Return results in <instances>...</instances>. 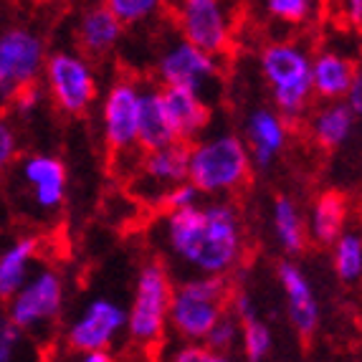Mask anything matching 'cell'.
<instances>
[{
  "label": "cell",
  "mask_w": 362,
  "mask_h": 362,
  "mask_svg": "<svg viewBox=\"0 0 362 362\" xmlns=\"http://www.w3.org/2000/svg\"><path fill=\"white\" fill-rule=\"evenodd\" d=\"M163 243L190 276H226L243 256L241 218L228 200L165 213Z\"/></svg>",
  "instance_id": "1"
},
{
  "label": "cell",
  "mask_w": 362,
  "mask_h": 362,
  "mask_svg": "<svg viewBox=\"0 0 362 362\" xmlns=\"http://www.w3.org/2000/svg\"><path fill=\"white\" fill-rule=\"evenodd\" d=\"M314 56L294 41H274L261 49L259 66L272 86L276 112L286 122L304 117L314 97L312 84Z\"/></svg>",
  "instance_id": "2"
},
{
  "label": "cell",
  "mask_w": 362,
  "mask_h": 362,
  "mask_svg": "<svg viewBox=\"0 0 362 362\" xmlns=\"http://www.w3.org/2000/svg\"><path fill=\"white\" fill-rule=\"evenodd\" d=\"M254 160L246 139L230 132L208 134L190 145V182L203 195L235 193L248 180Z\"/></svg>",
  "instance_id": "3"
},
{
  "label": "cell",
  "mask_w": 362,
  "mask_h": 362,
  "mask_svg": "<svg viewBox=\"0 0 362 362\" xmlns=\"http://www.w3.org/2000/svg\"><path fill=\"white\" fill-rule=\"evenodd\" d=\"M228 279L190 276L173 291L170 327L187 342H206L213 327L228 314Z\"/></svg>",
  "instance_id": "4"
},
{
  "label": "cell",
  "mask_w": 362,
  "mask_h": 362,
  "mask_svg": "<svg viewBox=\"0 0 362 362\" xmlns=\"http://www.w3.org/2000/svg\"><path fill=\"white\" fill-rule=\"evenodd\" d=\"M173 291L175 286L165 264L150 261L139 269L132 307L127 312V332L137 344L152 347L163 339L170 325Z\"/></svg>",
  "instance_id": "5"
},
{
  "label": "cell",
  "mask_w": 362,
  "mask_h": 362,
  "mask_svg": "<svg viewBox=\"0 0 362 362\" xmlns=\"http://www.w3.org/2000/svg\"><path fill=\"white\" fill-rule=\"evenodd\" d=\"M46 46L36 30L13 25L0 36V94L11 102L18 91L36 86V78L46 71Z\"/></svg>",
  "instance_id": "6"
},
{
  "label": "cell",
  "mask_w": 362,
  "mask_h": 362,
  "mask_svg": "<svg viewBox=\"0 0 362 362\" xmlns=\"http://www.w3.org/2000/svg\"><path fill=\"white\" fill-rule=\"evenodd\" d=\"M43 81L56 107L66 115H84L97 99V76L91 64L76 51H54L46 61Z\"/></svg>",
  "instance_id": "7"
},
{
  "label": "cell",
  "mask_w": 362,
  "mask_h": 362,
  "mask_svg": "<svg viewBox=\"0 0 362 362\" xmlns=\"http://www.w3.org/2000/svg\"><path fill=\"white\" fill-rule=\"evenodd\" d=\"M139 119H142V84L119 78L109 86L102 99V134L115 155H124L139 147Z\"/></svg>",
  "instance_id": "8"
},
{
  "label": "cell",
  "mask_w": 362,
  "mask_h": 362,
  "mask_svg": "<svg viewBox=\"0 0 362 362\" xmlns=\"http://www.w3.org/2000/svg\"><path fill=\"white\" fill-rule=\"evenodd\" d=\"M157 78L163 81V86H182L206 99V94L221 78V69L216 56L177 36L157 56Z\"/></svg>",
  "instance_id": "9"
},
{
  "label": "cell",
  "mask_w": 362,
  "mask_h": 362,
  "mask_svg": "<svg viewBox=\"0 0 362 362\" xmlns=\"http://www.w3.org/2000/svg\"><path fill=\"white\" fill-rule=\"evenodd\" d=\"M175 23L187 43L216 59L228 51L233 38V16L218 0H182L175 8Z\"/></svg>",
  "instance_id": "10"
},
{
  "label": "cell",
  "mask_w": 362,
  "mask_h": 362,
  "mask_svg": "<svg viewBox=\"0 0 362 362\" xmlns=\"http://www.w3.org/2000/svg\"><path fill=\"white\" fill-rule=\"evenodd\" d=\"M64 304V281L51 269H41L8 302V322L21 332H33L46 322H54Z\"/></svg>",
  "instance_id": "11"
},
{
  "label": "cell",
  "mask_w": 362,
  "mask_h": 362,
  "mask_svg": "<svg viewBox=\"0 0 362 362\" xmlns=\"http://www.w3.org/2000/svg\"><path fill=\"white\" fill-rule=\"evenodd\" d=\"M134 177V190L139 198L163 208L165 195L190 180V145L175 142L163 150L145 152L139 163V175Z\"/></svg>",
  "instance_id": "12"
},
{
  "label": "cell",
  "mask_w": 362,
  "mask_h": 362,
  "mask_svg": "<svg viewBox=\"0 0 362 362\" xmlns=\"http://www.w3.org/2000/svg\"><path fill=\"white\" fill-rule=\"evenodd\" d=\"M127 329V312L112 299H91L86 309L69 325L66 339L74 350L81 355L86 352H102L115 337Z\"/></svg>",
  "instance_id": "13"
},
{
  "label": "cell",
  "mask_w": 362,
  "mask_h": 362,
  "mask_svg": "<svg viewBox=\"0 0 362 362\" xmlns=\"http://www.w3.org/2000/svg\"><path fill=\"white\" fill-rule=\"evenodd\" d=\"M286 124L289 122L279 115L276 109L259 107L246 119V145L254 160V168L269 170L276 155L286 145Z\"/></svg>",
  "instance_id": "14"
},
{
  "label": "cell",
  "mask_w": 362,
  "mask_h": 362,
  "mask_svg": "<svg viewBox=\"0 0 362 362\" xmlns=\"http://www.w3.org/2000/svg\"><path fill=\"white\" fill-rule=\"evenodd\" d=\"M276 274L286 294V312H289L294 329L299 334H312L320 325V304H317L307 274L294 261H281Z\"/></svg>",
  "instance_id": "15"
},
{
  "label": "cell",
  "mask_w": 362,
  "mask_h": 362,
  "mask_svg": "<svg viewBox=\"0 0 362 362\" xmlns=\"http://www.w3.org/2000/svg\"><path fill=\"white\" fill-rule=\"evenodd\" d=\"M21 177L28 185L36 206L54 211L64 203L66 195V170L54 155H30L21 163Z\"/></svg>",
  "instance_id": "16"
},
{
  "label": "cell",
  "mask_w": 362,
  "mask_h": 362,
  "mask_svg": "<svg viewBox=\"0 0 362 362\" xmlns=\"http://www.w3.org/2000/svg\"><path fill=\"white\" fill-rule=\"evenodd\" d=\"M357 64L339 49H322L314 54L312 64V84L314 97L322 102H344L355 81Z\"/></svg>",
  "instance_id": "17"
},
{
  "label": "cell",
  "mask_w": 362,
  "mask_h": 362,
  "mask_svg": "<svg viewBox=\"0 0 362 362\" xmlns=\"http://www.w3.org/2000/svg\"><path fill=\"white\" fill-rule=\"evenodd\" d=\"M180 142L173 119L165 107L163 89L155 84H142V119H139V150L155 152Z\"/></svg>",
  "instance_id": "18"
},
{
  "label": "cell",
  "mask_w": 362,
  "mask_h": 362,
  "mask_svg": "<svg viewBox=\"0 0 362 362\" xmlns=\"http://www.w3.org/2000/svg\"><path fill=\"white\" fill-rule=\"evenodd\" d=\"M163 97L180 142H190L206 132L211 124V107L200 94L182 86H163Z\"/></svg>",
  "instance_id": "19"
},
{
  "label": "cell",
  "mask_w": 362,
  "mask_h": 362,
  "mask_svg": "<svg viewBox=\"0 0 362 362\" xmlns=\"http://www.w3.org/2000/svg\"><path fill=\"white\" fill-rule=\"evenodd\" d=\"M122 30H124V25L109 11V6H91L78 16L76 38L86 54L102 56L119 43Z\"/></svg>",
  "instance_id": "20"
},
{
  "label": "cell",
  "mask_w": 362,
  "mask_h": 362,
  "mask_svg": "<svg viewBox=\"0 0 362 362\" xmlns=\"http://www.w3.org/2000/svg\"><path fill=\"white\" fill-rule=\"evenodd\" d=\"M344 223H347V200H344V195L334 193V190L322 193L309 208V238L314 243H320V246H334L342 238Z\"/></svg>",
  "instance_id": "21"
},
{
  "label": "cell",
  "mask_w": 362,
  "mask_h": 362,
  "mask_svg": "<svg viewBox=\"0 0 362 362\" xmlns=\"http://www.w3.org/2000/svg\"><path fill=\"white\" fill-rule=\"evenodd\" d=\"M36 254L38 238H33V235H23L3 251V256H0V294L6 299H13L25 286V281L33 276L30 266H33Z\"/></svg>",
  "instance_id": "22"
},
{
  "label": "cell",
  "mask_w": 362,
  "mask_h": 362,
  "mask_svg": "<svg viewBox=\"0 0 362 362\" xmlns=\"http://www.w3.org/2000/svg\"><path fill=\"white\" fill-rule=\"evenodd\" d=\"M355 112L347 102H327L320 109H314L312 119H309V132L314 142L322 147H339L347 142L355 127Z\"/></svg>",
  "instance_id": "23"
},
{
  "label": "cell",
  "mask_w": 362,
  "mask_h": 362,
  "mask_svg": "<svg viewBox=\"0 0 362 362\" xmlns=\"http://www.w3.org/2000/svg\"><path fill=\"white\" fill-rule=\"evenodd\" d=\"M272 228L274 238L286 254H299L309 238L307 218L289 195H276L272 206Z\"/></svg>",
  "instance_id": "24"
},
{
  "label": "cell",
  "mask_w": 362,
  "mask_h": 362,
  "mask_svg": "<svg viewBox=\"0 0 362 362\" xmlns=\"http://www.w3.org/2000/svg\"><path fill=\"white\" fill-rule=\"evenodd\" d=\"M334 272L342 281L355 284L362 279V235L355 230H344L342 238L332 246Z\"/></svg>",
  "instance_id": "25"
},
{
  "label": "cell",
  "mask_w": 362,
  "mask_h": 362,
  "mask_svg": "<svg viewBox=\"0 0 362 362\" xmlns=\"http://www.w3.org/2000/svg\"><path fill=\"white\" fill-rule=\"evenodd\" d=\"M264 11L279 23L302 25L314 18L317 3H312V0H266Z\"/></svg>",
  "instance_id": "26"
},
{
  "label": "cell",
  "mask_w": 362,
  "mask_h": 362,
  "mask_svg": "<svg viewBox=\"0 0 362 362\" xmlns=\"http://www.w3.org/2000/svg\"><path fill=\"white\" fill-rule=\"evenodd\" d=\"M272 329L264 322L254 320L243 325V352H246L248 362H261L269 352H272Z\"/></svg>",
  "instance_id": "27"
},
{
  "label": "cell",
  "mask_w": 362,
  "mask_h": 362,
  "mask_svg": "<svg viewBox=\"0 0 362 362\" xmlns=\"http://www.w3.org/2000/svg\"><path fill=\"white\" fill-rule=\"evenodd\" d=\"M109 11L119 18L122 25H137L145 23L160 11V3L157 0H109L107 3Z\"/></svg>",
  "instance_id": "28"
},
{
  "label": "cell",
  "mask_w": 362,
  "mask_h": 362,
  "mask_svg": "<svg viewBox=\"0 0 362 362\" xmlns=\"http://www.w3.org/2000/svg\"><path fill=\"white\" fill-rule=\"evenodd\" d=\"M238 339H243V325L235 320L233 314H226L223 320L213 327V332L206 337V344L216 352H228Z\"/></svg>",
  "instance_id": "29"
},
{
  "label": "cell",
  "mask_w": 362,
  "mask_h": 362,
  "mask_svg": "<svg viewBox=\"0 0 362 362\" xmlns=\"http://www.w3.org/2000/svg\"><path fill=\"white\" fill-rule=\"evenodd\" d=\"M168 362H230V357L211 350L206 342H185L170 355Z\"/></svg>",
  "instance_id": "30"
},
{
  "label": "cell",
  "mask_w": 362,
  "mask_h": 362,
  "mask_svg": "<svg viewBox=\"0 0 362 362\" xmlns=\"http://www.w3.org/2000/svg\"><path fill=\"white\" fill-rule=\"evenodd\" d=\"M200 190L193 185V182L187 180V182H182V185H177V187H173L168 195H165V200H163V208H165V213H173V211H185V208H195V206H200Z\"/></svg>",
  "instance_id": "31"
},
{
  "label": "cell",
  "mask_w": 362,
  "mask_h": 362,
  "mask_svg": "<svg viewBox=\"0 0 362 362\" xmlns=\"http://www.w3.org/2000/svg\"><path fill=\"white\" fill-rule=\"evenodd\" d=\"M18 344H21V329L13 322L3 320V325H0V362L16 360Z\"/></svg>",
  "instance_id": "32"
},
{
  "label": "cell",
  "mask_w": 362,
  "mask_h": 362,
  "mask_svg": "<svg viewBox=\"0 0 362 362\" xmlns=\"http://www.w3.org/2000/svg\"><path fill=\"white\" fill-rule=\"evenodd\" d=\"M41 99H43V91L38 89V86H28V89L18 91V94L11 99L13 112H16V115H21V117H30L38 109Z\"/></svg>",
  "instance_id": "33"
},
{
  "label": "cell",
  "mask_w": 362,
  "mask_h": 362,
  "mask_svg": "<svg viewBox=\"0 0 362 362\" xmlns=\"http://www.w3.org/2000/svg\"><path fill=\"white\" fill-rule=\"evenodd\" d=\"M230 314H233L241 325L256 320V309H254V302H251V296H248V291L238 289L230 294Z\"/></svg>",
  "instance_id": "34"
},
{
  "label": "cell",
  "mask_w": 362,
  "mask_h": 362,
  "mask_svg": "<svg viewBox=\"0 0 362 362\" xmlns=\"http://www.w3.org/2000/svg\"><path fill=\"white\" fill-rule=\"evenodd\" d=\"M339 18L350 30H362V0H344L339 6Z\"/></svg>",
  "instance_id": "35"
},
{
  "label": "cell",
  "mask_w": 362,
  "mask_h": 362,
  "mask_svg": "<svg viewBox=\"0 0 362 362\" xmlns=\"http://www.w3.org/2000/svg\"><path fill=\"white\" fill-rule=\"evenodd\" d=\"M13 155H16V134L3 122V127H0V163L8 165L13 160Z\"/></svg>",
  "instance_id": "36"
},
{
  "label": "cell",
  "mask_w": 362,
  "mask_h": 362,
  "mask_svg": "<svg viewBox=\"0 0 362 362\" xmlns=\"http://www.w3.org/2000/svg\"><path fill=\"white\" fill-rule=\"evenodd\" d=\"M344 102L350 104V109L355 112L357 117H362V64L357 66L355 71V81H352L350 86V94H347V99Z\"/></svg>",
  "instance_id": "37"
},
{
  "label": "cell",
  "mask_w": 362,
  "mask_h": 362,
  "mask_svg": "<svg viewBox=\"0 0 362 362\" xmlns=\"http://www.w3.org/2000/svg\"><path fill=\"white\" fill-rule=\"evenodd\" d=\"M78 362H115V357L109 355L107 350L102 352H86V355H81V360Z\"/></svg>",
  "instance_id": "38"
}]
</instances>
